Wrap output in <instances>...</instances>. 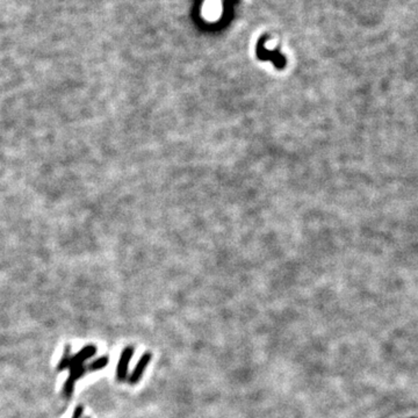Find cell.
<instances>
[{
    "label": "cell",
    "mask_w": 418,
    "mask_h": 418,
    "mask_svg": "<svg viewBox=\"0 0 418 418\" xmlns=\"http://www.w3.org/2000/svg\"><path fill=\"white\" fill-rule=\"evenodd\" d=\"M266 40L268 39H266V36H264L258 41V45H257L258 58L261 59V61H271L272 63H274V65H276V67H278V69H284L285 64H286V58L284 57V55H281L279 50L269 51L268 49H266L264 46V42L266 41Z\"/></svg>",
    "instance_id": "obj_1"
},
{
    "label": "cell",
    "mask_w": 418,
    "mask_h": 418,
    "mask_svg": "<svg viewBox=\"0 0 418 418\" xmlns=\"http://www.w3.org/2000/svg\"><path fill=\"white\" fill-rule=\"evenodd\" d=\"M134 356V348L133 346H127V348L121 352L120 359L118 362L117 367V376L119 381H125L128 376V367L131 358Z\"/></svg>",
    "instance_id": "obj_2"
},
{
    "label": "cell",
    "mask_w": 418,
    "mask_h": 418,
    "mask_svg": "<svg viewBox=\"0 0 418 418\" xmlns=\"http://www.w3.org/2000/svg\"><path fill=\"white\" fill-rule=\"evenodd\" d=\"M86 367L85 365H79V366H75V367H71L70 368V375L67 377V380L65 381L64 384V390H63V394H64L65 397H70L72 395L73 390H74V385L75 382H77L78 379H81L82 376L85 375L86 373Z\"/></svg>",
    "instance_id": "obj_3"
},
{
    "label": "cell",
    "mask_w": 418,
    "mask_h": 418,
    "mask_svg": "<svg viewBox=\"0 0 418 418\" xmlns=\"http://www.w3.org/2000/svg\"><path fill=\"white\" fill-rule=\"evenodd\" d=\"M151 358H153V356H151L150 352H145L141 358H139L136 367H135L134 371L131 372L129 379H128L130 385H136L139 381H141L143 374H144L145 368L148 367V365L150 364Z\"/></svg>",
    "instance_id": "obj_4"
},
{
    "label": "cell",
    "mask_w": 418,
    "mask_h": 418,
    "mask_svg": "<svg viewBox=\"0 0 418 418\" xmlns=\"http://www.w3.org/2000/svg\"><path fill=\"white\" fill-rule=\"evenodd\" d=\"M97 353V348L94 345H86L85 348H83L81 351L77 354L71 357V362H70V367H75V366L84 365V362L86 360H89L90 358H92L94 354Z\"/></svg>",
    "instance_id": "obj_5"
},
{
    "label": "cell",
    "mask_w": 418,
    "mask_h": 418,
    "mask_svg": "<svg viewBox=\"0 0 418 418\" xmlns=\"http://www.w3.org/2000/svg\"><path fill=\"white\" fill-rule=\"evenodd\" d=\"M71 346L70 345H65L64 348V353H63V357L61 361L58 362V366H57V371L61 372V371H64L65 368H69L70 367V362H71Z\"/></svg>",
    "instance_id": "obj_6"
},
{
    "label": "cell",
    "mask_w": 418,
    "mask_h": 418,
    "mask_svg": "<svg viewBox=\"0 0 418 418\" xmlns=\"http://www.w3.org/2000/svg\"><path fill=\"white\" fill-rule=\"evenodd\" d=\"M108 361H109L108 357H106V356L100 357V358H98V359H95L94 361L91 362V364L87 366V369H90V371H92V372L99 371V369L105 368L106 366L108 365Z\"/></svg>",
    "instance_id": "obj_7"
},
{
    "label": "cell",
    "mask_w": 418,
    "mask_h": 418,
    "mask_svg": "<svg viewBox=\"0 0 418 418\" xmlns=\"http://www.w3.org/2000/svg\"><path fill=\"white\" fill-rule=\"evenodd\" d=\"M83 412H84V408L82 407V405H78V407L74 409L73 415H72V418H82V416H83Z\"/></svg>",
    "instance_id": "obj_8"
}]
</instances>
